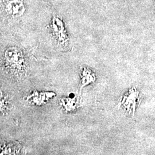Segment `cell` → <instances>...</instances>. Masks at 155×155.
I'll return each instance as SVG.
<instances>
[{"mask_svg": "<svg viewBox=\"0 0 155 155\" xmlns=\"http://www.w3.org/2000/svg\"><path fill=\"white\" fill-rule=\"evenodd\" d=\"M22 54L17 49H11L6 51L5 58L9 66L12 68L21 70L24 67V58Z\"/></svg>", "mask_w": 155, "mask_h": 155, "instance_id": "obj_1", "label": "cell"}, {"mask_svg": "<svg viewBox=\"0 0 155 155\" xmlns=\"http://www.w3.org/2000/svg\"><path fill=\"white\" fill-rule=\"evenodd\" d=\"M94 80L95 77L94 76V74H92L90 70L86 68H84L83 70L82 71L81 75L80 83L81 84V88L94 82Z\"/></svg>", "mask_w": 155, "mask_h": 155, "instance_id": "obj_3", "label": "cell"}, {"mask_svg": "<svg viewBox=\"0 0 155 155\" xmlns=\"http://www.w3.org/2000/svg\"><path fill=\"white\" fill-rule=\"evenodd\" d=\"M79 100L75 94H70L69 96L61 101V105L67 111L74 110L79 105Z\"/></svg>", "mask_w": 155, "mask_h": 155, "instance_id": "obj_2", "label": "cell"}]
</instances>
